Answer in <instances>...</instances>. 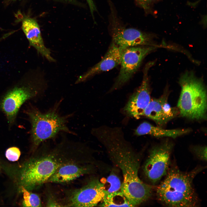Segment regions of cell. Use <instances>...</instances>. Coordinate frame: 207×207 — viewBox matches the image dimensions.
I'll use <instances>...</instances> for the list:
<instances>
[{
  "label": "cell",
  "instance_id": "obj_22",
  "mask_svg": "<svg viewBox=\"0 0 207 207\" xmlns=\"http://www.w3.org/2000/svg\"><path fill=\"white\" fill-rule=\"evenodd\" d=\"M137 4L143 8L145 12L150 9L152 3L156 0H134Z\"/></svg>",
  "mask_w": 207,
  "mask_h": 207
},
{
  "label": "cell",
  "instance_id": "obj_2",
  "mask_svg": "<svg viewBox=\"0 0 207 207\" xmlns=\"http://www.w3.org/2000/svg\"><path fill=\"white\" fill-rule=\"evenodd\" d=\"M43 148L42 154L28 161L21 171V183L29 190L47 182L62 165L82 157L80 143L69 140L64 136L53 147L44 143Z\"/></svg>",
  "mask_w": 207,
  "mask_h": 207
},
{
  "label": "cell",
  "instance_id": "obj_4",
  "mask_svg": "<svg viewBox=\"0 0 207 207\" xmlns=\"http://www.w3.org/2000/svg\"><path fill=\"white\" fill-rule=\"evenodd\" d=\"M62 102V100L57 101L45 112L33 107L27 112L31 125V140L34 147L47 140L55 139L61 133L76 135L67 125L73 114L62 115L60 113Z\"/></svg>",
  "mask_w": 207,
  "mask_h": 207
},
{
  "label": "cell",
  "instance_id": "obj_8",
  "mask_svg": "<svg viewBox=\"0 0 207 207\" xmlns=\"http://www.w3.org/2000/svg\"><path fill=\"white\" fill-rule=\"evenodd\" d=\"M173 144L165 141L152 147L143 167L145 177L151 185L158 183L169 170Z\"/></svg>",
  "mask_w": 207,
  "mask_h": 207
},
{
  "label": "cell",
  "instance_id": "obj_5",
  "mask_svg": "<svg viewBox=\"0 0 207 207\" xmlns=\"http://www.w3.org/2000/svg\"><path fill=\"white\" fill-rule=\"evenodd\" d=\"M179 83L181 88L177 105L179 114L191 120H206L207 90L202 79L187 71L180 76Z\"/></svg>",
  "mask_w": 207,
  "mask_h": 207
},
{
  "label": "cell",
  "instance_id": "obj_16",
  "mask_svg": "<svg viewBox=\"0 0 207 207\" xmlns=\"http://www.w3.org/2000/svg\"><path fill=\"white\" fill-rule=\"evenodd\" d=\"M190 131L189 129H166L145 121L139 125L135 130L134 133L137 136L147 135L156 137H166L175 138Z\"/></svg>",
  "mask_w": 207,
  "mask_h": 207
},
{
  "label": "cell",
  "instance_id": "obj_23",
  "mask_svg": "<svg viewBox=\"0 0 207 207\" xmlns=\"http://www.w3.org/2000/svg\"><path fill=\"white\" fill-rule=\"evenodd\" d=\"M67 0V1H72L73 0Z\"/></svg>",
  "mask_w": 207,
  "mask_h": 207
},
{
  "label": "cell",
  "instance_id": "obj_1",
  "mask_svg": "<svg viewBox=\"0 0 207 207\" xmlns=\"http://www.w3.org/2000/svg\"><path fill=\"white\" fill-rule=\"evenodd\" d=\"M91 132L105 147L111 160L121 171L120 191L132 206L148 200L152 195L153 185L140 179V156L125 139L122 129L103 126L93 129Z\"/></svg>",
  "mask_w": 207,
  "mask_h": 207
},
{
  "label": "cell",
  "instance_id": "obj_6",
  "mask_svg": "<svg viewBox=\"0 0 207 207\" xmlns=\"http://www.w3.org/2000/svg\"><path fill=\"white\" fill-rule=\"evenodd\" d=\"M110 9L108 30L112 42L124 49L140 45H156L152 35L137 28L127 27L118 15L112 0H107Z\"/></svg>",
  "mask_w": 207,
  "mask_h": 207
},
{
  "label": "cell",
  "instance_id": "obj_21",
  "mask_svg": "<svg viewBox=\"0 0 207 207\" xmlns=\"http://www.w3.org/2000/svg\"><path fill=\"white\" fill-rule=\"evenodd\" d=\"M193 152L198 158L204 161L207 160V147L197 146L193 147Z\"/></svg>",
  "mask_w": 207,
  "mask_h": 207
},
{
  "label": "cell",
  "instance_id": "obj_20",
  "mask_svg": "<svg viewBox=\"0 0 207 207\" xmlns=\"http://www.w3.org/2000/svg\"><path fill=\"white\" fill-rule=\"evenodd\" d=\"M5 154L6 157L8 160L11 161H16L19 159L21 152L18 148L13 147L7 149Z\"/></svg>",
  "mask_w": 207,
  "mask_h": 207
},
{
  "label": "cell",
  "instance_id": "obj_10",
  "mask_svg": "<svg viewBox=\"0 0 207 207\" xmlns=\"http://www.w3.org/2000/svg\"><path fill=\"white\" fill-rule=\"evenodd\" d=\"M103 185L99 179H92L83 187L70 192L65 206L89 207L97 206L104 199Z\"/></svg>",
  "mask_w": 207,
  "mask_h": 207
},
{
  "label": "cell",
  "instance_id": "obj_12",
  "mask_svg": "<svg viewBox=\"0 0 207 207\" xmlns=\"http://www.w3.org/2000/svg\"><path fill=\"white\" fill-rule=\"evenodd\" d=\"M84 159L74 160L62 165L50 177L47 182L66 183L92 172L94 168L92 163Z\"/></svg>",
  "mask_w": 207,
  "mask_h": 207
},
{
  "label": "cell",
  "instance_id": "obj_3",
  "mask_svg": "<svg viewBox=\"0 0 207 207\" xmlns=\"http://www.w3.org/2000/svg\"><path fill=\"white\" fill-rule=\"evenodd\" d=\"M204 168L198 167L189 172L182 171L176 167L168 170L166 178L156 188L158 200L167 206H197L198 199L193 181Z\"/></svg>",
  "mask_w": 207,
  "mask_h": 207
},
{
  "label": "cell",
  "instance_id": "obj_17",
  "mask_svg": "<svg viewBox=\"0 0 207 207\" xmlns=\"http://www.w3.org/2000/svg\"><path fill=\"white\" fill-rule=\"evenodd\" d=\"M98 205L101 207H132L121 191L106 195Z\"/></svg>",
  "mask_w": 207,
  "mask_h": 207
},
{
  "label": "cell",
  "instance_id": "obj_9",
  "mask_svg": "<svg viewBox=\"0 0 207 207\" xmlns=\"http://www.w3.org/2000/svg\"><path fill=\"white\" fill-rule=\"evenodd\" d=\"M161 45H140L124 49L120 64L119 72L110 91L122 87L131 78L140 67L145 57Z\"/></svg>",
  "mask_w": 207,
  "mask_h": 207
},
{
  "label": "cell",
  "instance_id": "obj_18",
  "mask_svg": "<svg viewBox=\"0 0 207 207\" xmlns=\"http://www.w3.org/2000/svg\"><path fill=\"white\" fill-rule=\"evenodd\" d=\"M102 183L106 195L120 191L122 182L118 176L113 172L110 173L105 182Z\"/></svg>",
  "mask_w": 207,
  "mask_h": 207
},
{
  "label": "cell",
  "instance_id": "obj_24",
  "mask_svg": "<svg viewBox=\"0 0 207 207\" xmlns=\"http://www.w3.org/2000/svg\"><path fill=\"white\" fill-rule=\"evenodd\" d=\"M12 0L15 1V0Z\"/></svg>",
  "mask_w": 207,
  "mask_h": 207
},
{
  "label": "cell",
  "instance_id": "obj_13",
  "mask_svg": "<svg viewBox=\"0 0 207 207\" xmlns=\"http://www.w3.org/2000/svg\"><path fill=\"white\" fill-rule=\"evenodd\" d=\"M168 92L158 98L151 99L145 109L144 115L153 120L158 126L166 124L179 114L178 108L172 107L168 101Z\"/></svg>",
  "mask_w": 207,
  "mask_h": 207
},
{
  "label": "cell",
  "instance_id": "obj_7",
  "mask_svg": "<svg viewBox=\"0 0 207 207\" xmlns=\"http://www.w3.org/2000/svg\"><path fill=\"white\" fill-rule=\"evenodd\" d=\"M45 87L44 85L39 83L18 85L5 93L0 100V108L9 124L14 122L22 105L27 100L42 94Z\"/></svg>",
  "mask_w": 207,
  "mask_h": 207
},
{
  "label": "cell",
  "instance_id": "obj_19",
  "mask_svg": "<svg viewBox=\"0 0 207 207\" xmlns=\"http://www.w3.org/2000/svg\"><path fill=\"white\" fill-rule=\"evenodd\" d=\"M21 190L23 194V205L25 207H40L41 202L39 196L37 194L30 192L22 186Z\"/></svg>",
  "mask_w": 207,
  "mask_h": 207
},
{
  "label": "cell",
  "instance_id": "obj_11",
  "mask_svg": "<svg viewBox=\"0 0 207 207\" xmlns=\"http://www.w3.org/2000/svg\"><path fill=\"white\" fill-rule=\"evenodd\" d=\"M154 63L150 62L146 65L140 86L130 96L124 108V112L129 116L138 119L144 115L145 110L151 100L148 72Z\"/></svg>",
  "mask_w": 207,
  "mask_h": 207
},
{
  "label": "cell",
  "instance_id": "obj_15",
  "mask_svg": "<svg viewBox=\"0 0 207 207\" xmlns=\"http://www.w3.org/2000/svg\"><path fill=\"white\" fill-rule=\"evenodd\" d=\"M22 28L30 46L34 47L38 53L49 61H55L51 55L50 50L45 45L39 26L34 19L30 18L24 19L22 22Z\"/></svg>",
  "mask_w": 207,
  "mask_h": 207
},
{
  "label": "cell",
  "instance_id": "obj_14",
  "mask_svg": "<svg viewBox=\"0 0 207 207\" xmlns=\"http://www.w3.org/2000/svg\"><path fill=\"white\" fill-rule=\"evenodd\" d=\"M124 49L112 42L103 58L85 73L80 76L76 83L84 82L96 74L110 70L120 65Z\"/></svg>",
  "mask_w": 207,
  "mask_h": 207
}]
</instances>
